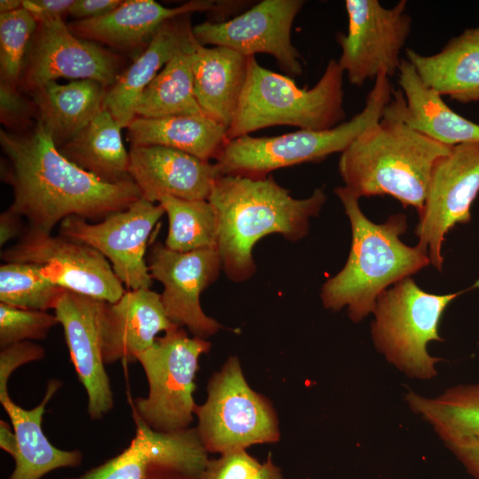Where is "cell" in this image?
Segmentation results:
<instances>
[{
	"instance_id": "6da1fadb",
	"label": "cell",
	"mask_w": 479,
	"mask_h": 479,
	"mask_svg": "<svg viewBox=\"0 0 479 479\" xmlns=\"http://www.w3.org/2000/svg\"><path fill=\"white\" fill-rule=\"evenodd\" d=\"M0 144L2 179L13 190L7 209L25 217L28 230L51 234L72 216L103 220L142 198L132 179L107 183L71 162L38 122L25 132L1 130Z\"/></svg>"
},
{
	"instance_id": "7a4b0ae2",
	"label": "cell",
	"mask_w": 479,
	"mask_h": 479,
	"mask_svg": "<svg viewBox=\"0 0 479 479\" xmlns=\"http://www.w3.org/2000/svg\"><path fill=\"white\" fill-rule=\"evenodd\" d=\"M208 200L216 215L222 268L230 280L242 282L255 272V243L271 233L291 241L304 238L310 219L318 216L326 195L316 188L309 197L295 199L271 176L220 175Z\"/></svg>"
},
{
	"instance_id": "3957f363",
	"label": "cell",
	"mask_w": 479,
	"mask_h": 479,
	"mask_svg": "<svg viewBox=\"0 0 479 479\" xmlns=\"http://www.w3.org/2000/svg\"><path fill=\"white\" fill-rule=\"evenodd\" d=\"M351 227V247L346 263L321 288L324 307L333 311L347 308L349 318L359 323L373 313L378 297L397 282L411 278L430 264L428 253L417 245L404 244L407 230L404 214L384 223L369 220L359 207V198L345 186L334 189Z\"/></svg>"
},
{
	"instance_id": "277c9868",
	"label": "cell",
	"mask_w": 479,
	"mask_h": 479,
	"mask_svg": "<svg viewBox=\"0 0 479 479\" xmlns=\"http://www.w3.org/2000/svg\"><path fill=\"white\" fill-rule=\"evenodd\" d=\"M452 147L382 114L341 153L338 169L359 199L389 195L419 213L433 169Z\"/></svg>"
},
{
	"instance_id": "5b68a950",
	"label": "cell",
	"mask_w": 479,
	"mask_h": 479,
	"mask_svg": "<svg viewBox=\"0 0 479 479\" xmlns=\"http://www.w3.org/2000/svg\"><path fill=\"white\" fill-rule=\"evenodd\" d=\"M343 74L332 59L313 87L299 88L290 77L262 67L255 56H248L246 82L226 140L277 125L326 130L341 124L345 119Z\"/></svg>"
},
{
	"instance_id": "8992f818",
	"label": "cell",
	"mask_w": 479,
	"mask_h": 479,
	"mask_svg": "<svg viewBox=\"0 0 479 479\" xmlns=\"http://www.w3.org/2000/svg\"><path fill=\"white\" fill-rule=\"evenodd\" d=\"M394 90L381 72L365 107L350 120L326 130H299L275 137L245 135L227 141L216 158L221 175L263 178L278 169L318 162L342 153L367 128L378 122Z\"/></svg>"
},
{
	"instance_id": "52a82bcc",
	"label": "cell",
	"mask_w": 479,
	"mask_h": 479,
	"mask_svg": "<svg viewBox=\"0 0 479 479\" xmlns=\"http://www.w3.org/2000/svg\"><path fill=\"white\" fill-rule=\"evenodd\" d=\"M479 287L436 294L406 278L386 289L373 310L371 336L375 349L406 376L429 380L436 375L440 358L429 355L428 344L441 342L439 326L448 305L460 294Z\"/></svg>"
},
{
	"instance_id": "ba28073f",
	"label": "cell",
	"mask_w": 479,
	"mask_h": 479,
	"mask_svg": "<svg viewBox=\"0 0 479 479\" xmlns=\"http://www.w3.org/2000/svg\"><path fill=\"white\" fill-rule=\"evenodd\" d=\"M210 348L208 341L189 337L180 326L157 337L153 346L136 357L145 372L149 391L146 397L133 400L132 412L158 432L189 428L196 407L192 394L199 359Z\"/></svg>"
},
{
	"instance_id": "9c48e42d",
	"label": "cell",
	"mask_w": 479,
	"mask_h": 479,
	"mask_svg": "<svg viewBox=\"0 0 479 479\" xmlns=\"http://www.w3.org/2000/svg\"><path fill=\"white\" fill-rule=\"evenodd\" d=\"M207 392L205 403L196 405L194 415L196 430L208 452L224 454L279 440L271 403L249 387L237 357H230L212 375Z\"/></svg>"
},
{
	"instance_id": "30bf717a",
	"label": "cell",
	"mask_w": 479,
	"mask_h": 479,
	"mask_svg": "<svg viewBox=\"0 0 479 479\" xmlns=\"http://www.w3.org/2000/svg\"><path fill=\"white\" fill-rule=\"evenodd\" d=\"M402 0L392 8L377 0H346L348 30L339 33L342 49L338 64L349 82L362 86L383 72L388 77L398 73L400 53L412 29V18Z\"/></svg>"
},
{
	"instance_id": "8fae6325",
	"label": "cell",
	"mask_w": 479,
	"mask_h": 479,
	"mask_svg": "<svg viewBox=\"0 0 479 479\" xmlns=\"http://www.w3.org/2000/svg\"><path fill=\"white\" fill-rule=\"evenodd\" d=\"M1 258L34 264L56 286L94 299L115 302L126 291L100 252L59 234L26 229L16 243L2 251Z\"/></svg>"
},
{
	"instance_id": "7c38bea8",
	"label": "cell",
	"mask_w": 479,
	"mask_h": 479,
	"mask_svg": "<svg viewBox=\"0 0 479 479\" xmlns=\"http://www.w3.org/2000/svg\"><path fill=\"white\" fill-rule=\"evenodd\" d=\"M479 192V143L454 145L436 162L419 222L414 229L417 246L426 251L430 264L443 268L442 246L458 224H467L470 208Z\"/></svg>"
},
{
	"instance_id": "4fadbf2b",
	"label": "cell",
	"mask_w": 479,
	"mask_h": 479,
	"mask_svg": "<svg viewBox=\"0 0 479 479\" xmlns=\"http://www.w3.org/2000/svg\"><path fill=\"white\" fill-rule=\"evenodd\" d=\"M165 214L161 204L143 198L126 209L92 224L76 216L59 224V235L100 252L129 290L150 288L153 279L145 261L148 238Z\"/></svg>"
},
{
	"instance_id": "5bb4252c",
	"label": "cell",
	"mask_w": 479,
	"mask_h": 479,
	"mask_svg": "<svg viewBox=\"0 0 479 479\" xmlns=\"http://www.w3.org/2000/svg\"><path fill=\"white\" fill-rule=\"evenodd\" d=\"M121 58L100 43L76 36L64 20L38 23L18 84L33 92L58 78L93 80L107 90L121 73Z\"/></svg>"
},
{
	"instance_id": "9a60e30c",
	"label": "cell",
	"mask_w": 479,
	"mask_h": 479,
	"mask_svg": "<svg viewBox=\"0 0 479 479\" xmlns=\"http://www.w3.org/2000/svg\"><path fill=\"white\" fill-rule=\"evenodd\" d=\"M135 436L117 456L72 479H200L208 461L196 428L152 429L132 412Z\"/></svg>"
},
{
	"instance_id": "2e32d148",
	"label": "cell",
	"mask_w": 479,
	"mask_h": 479,
	"mask_svg": "<svg viewBox=\"0 0 479 479\" xmlns=\"http://www.w3.org/2000/svg\"><path fill=\"white\" fill-rule=\"evenodd\" d=\"M302 0H263L228 20L205 21L192 27L202 45L223 46L244 56H273L287 74L302 73L300 53L291 42L293 22L304 4Z\"/></svg>"
},
{
	"instance_id": "e0dca14e",
	"label": "cell",
	"mask_w": 479,
	"mask_h": 479,
	"mask_svg": "<svg viewBox=\"0 0 479 479\" xmlns=\"http://www.w3.org/2000/svg\"><path fill=\"white\" fill-rule=\"evenodd\" d=\"M147 266L151 278L163 286L161 299L172 323L186 326L193 336L205 340L223 327L204 313L200 302V294L223 270L217 248L181 253L156 242L150 250Z\"/></svg>"
},
{
	"instance_id": "ac0fdd59",
	"label": "cell",
	"mask_w": 479,
	"mask_h": 479,
	"mask_svg": "<svg viewBox=\"0 0 479 479\" xmlns=\"http://www.w3.org/2000/svg\"><path fill=\"white\" fill-rule=\"evenodd\" d=\"M98 304V299L65 290L54 308L70 359L87 394V412L91 420H102L114 408V394L101 352Z\"/></svg>"
},
{
	"instance_id": "d6986e66",
	"label": "cell",
	"mask_w": 479,
	"mask_h": 479,
	"mask_svg": "<svg viewBox=\"0 0 479 479\" xmlns=\"http://www.w3.org/2000/svg\"><path fill=\"white\" fill-rule=\"evenodd\" d=\"M240 5L239 1L194 0L168 8L153 0H127L104 16L78 20L68 27L80 38L131 51L147 46L159 27L169 19L194 12L225 17Z\"/></svg>"
},
{
	"instance_id": "ffe728a7",
	"label": "cell",
	"mask_w": 479,
	"mask_h": 479,
	"mask_svg": "<svg viewBox=\"0 0 479 479\" xmlns=\"http://www.w3.org/2000/svg\"><path fill=\"white\" fill-rule=\"evenodd\" d=\"M178 326L164 310L161 294L150 288L127 290L115 302L99 300L98 328L105 365L136 362L157 334Z\"/></svg>"
},
{
	"instance_id": "44dd1931",
	"label": "cell",
	"mask_w": 479,
	"mask_h": 479,
	"mask_svg": "<svg viewBox=\"0 0 479 479\" xmlns=\"http://www.w3.org/2000/svg\"><path fill=\"white\" fill-rule=\"evenodd\" d=\"M129 154L130 176L141 197L153 203L163 196L208 200L221 175L216 163L169 147L131 146Z\"/></svg>"
},
{
	"instance_id": "7402d4cb",
	"label": "cell",
	"mask_w": 479,
	"mask_h": 479,
	"mask_svg": "<svg viewBox=\"0 0 479 479\" xmlns=\"http://www.w3.org/2000/svg\"><path fill=\"white\" fill-rule=\"evenodd\" d=\"M397 74L401 90H394L383 114L445 145L479 143V124L450 108L440 94L424 83L409 60L402 59Z\"/></svg>"
},
{
	"instance_id": "603a6c76",
	"label": "cell",
	"mask_w": 479,
	"mask_h": 479,
	"mask_svg": "<svg viewBox=\"0 0 479 479\" xmlns=\"http://www.w3.org/2000/svg\"><path fill=\"white\" fill-rule=\"evenodd\" d=\"M191 14L174 17L156 31L145 51L117 78L106 93L104 108L127 128L136 117L137 102L165 65L181 50L197 43Z\"/></svg>"
},
{
	"instance_id": "cb8c5ba5",
	"label": "cell",
	"mask_w": 479,
	"mask_h": 479,
	"mask_svg": "<svg viewBox=\"0 0 479 479\" xmlns=\"http://www.w3.org/2000/svg\"><path fill=\"white\" fill-rule=\"evenodd\" d=\"M61 385L57 379L50 380L40 404L29 410L20 407L11 397L0 402L10 418L16 440L12 456L15 468L8 479H40L54 469L76 467L82 462L80 451L58 449L42 428L45 408Z\"/></svg>"
},
{
	"instance_id": "d4e9b609",
	"label": "cell",
	"mask_w": 479,
	"mask_h": 479,
	"mask_svg": "<svg viewBox=\"0 0 479 479\" xmlns=\"http://www.w3.org/2000/svg\"><path fill=\"white\" fill-rule=\"evenodd\" d=\"M247 60L248 57L229 48L200 43L192 55L196 100L207 117L227 129L244 89Z\"/></svg>"
},
{
	"instance_id": "484cf974",
	"label": "cell",
	"mask_w": 479,
	"mask_h": 479,
	"mask_svg": "<svg viewBox=\"0 0 479 479\" xmlns=\"http://www.w3.org/2000/svg\"><path fill=\"white\" fill-rule=\"evenodd\" d=\"M405 54L424 83L441 96L463 104L479 100V26L451 39L436 54L412 49Z\"/></svg>"
},
{
	"instance_id": "4316f807",
	"label": "cell",
	"mask_w": 479,
	"mask_h": 479,
	"mask_svg": "<svg viewBox=\"0 0 479 479\" xmlns=\"http://www.w3.org/2000/svg\"><path fill=\"white\" fill-rule=\"evenodd\" d=\"M106 90L93 80H75L66 84L51 81L30 93L36 122L59 147L80 132L104 108Z\"/></svg>"
},
{
	"instance_id": "83f0119b",
	"label": "cell",
	"mask_w": 479,
	"mask_h": 479,
	"mask_svg": "<svg viewBox=\"0 0 479 479\" xmlns=\"http://www.w3.org/2000/svg\"><path fill=\"white\" fill-rule=\"evenodd\" d=\"M127 129L131 146L161 145L207 161L217 157L228 130L205 115L136 116Z\"/></svg>"
},
{
	"instance_id": "f1b7e54d",
	"label": "cell",
	"mask_w": 479,
	"mask_h": 479,
	"mask_svg": "<svg viewBox=\"0 0 479 479\" xmlns=\"http://www.w3.org/2000/svg\"><path fill=\"white\" fill-rule=\"evenodd\" d=\"M118 122L103 108L80 132L59 146L71 162L107 183L131 179L130 154Z\"/></svg>"
},
{
	"instance_id": "f546056e",
	"label": "cell",
	"mask_w": 479,
	"mask_h": 479,
	"mask_svg": "<svg viewBox=\"0 0 479 479\" xmlns=\"http://www.w3.org/2000/svg\"><path fill=\"white\" fill-rule=\"evenodd\" d=\"M198 44L179 51L165 65L140 95L136 116L205 115L193 87L192 55Z\"/></svg>"
},
{
	"instance_id": "4dcf8cb0",
	"label": "cell",
	"mask_w": 479,
	"mask_h": 479,
	"mask_svg": "<svg viewBox=\"0 0 479 479\" xmlns=\"http://www.w3.org/2000/svg\"><path fill=\"white\" fill-rule=\"evenodd\" d=\"M405 401L444 442L479 438V383L457 385L435 397L408 390Z\"/></svg>"
},
{
	"instance_id": "1f68e13d",
	"label": "cell",
	"mask_w": 479,
	"mask_h": 479,
	"mask_svg": "<svg viewBox=\"0 0 479 479\" xmlns=\"http://www.w3.org/2000/svg\"><path fill=\"white\" fill-rule=\"evenodd\" d=\"M158 202L168 216L169 230L164 245L169 249L185 253L216 248V219L208 200H190L163 196Z\"/></svg>"
},
{
	"instance_id": "d6a6232c",
	"label": "cell",
	"mask_w": 479,
	"mask_h": 479,
	"mask_svg": "<svg viewBox=\"0 0 479 479\" xmlns=\"http://www.w3.org/2000/svg\"><path fill=\"white\" fill-rule=\"evenodd\" d=\"M65 289L45 279L31 263L0 266V302L28 310H54Z\"/></svg>"
},
{
	"instance_id": "836d02e7",
	"label": "cell",
	"mask_w": 479,
	"mask_h": 479,
	"mask_svg": "<svg viewBox=\"0 0 479 479\" xmlns=\"http://www.w3.org/2000/svg\"><path fill=\"white\" fill-rule=\"evenodd\" d=\"M38 22L25 8L0 14L1 82L19 84L30 41Z\"/></svg>"
},
{
	"instance_id": "e575fe53",
	"label": "cell",
	"mask_w": 479,
	"mask_h": 479,
	"mask_svg": "<svg viewBox=\"0 0 479 479\" xmlns=\"http://www.w3.org/2000/svg\"><path fill=\"white\" fill-rule=\"evenodd\" d=\"M59 324L54 314L0 302V349L24 341H42Z\"/></svg>"
},
{
	"instance_id": "d590c367",
	"label": "cell",
	"mask_w": 479,
	"mask_h": 479,
	"mask_svg": "<svg viewBox=\"0 0 479 479\" xmlns=\"http://www.w3.org/2000/svg\"><path fill=\"white\" fill-rule=\"evenodd\" d=\"M261 467L246 450H238L208 459L200 479H252Z\"/></svg>"
},
{
	"instance_id": "8d00e7d4",
	"label": "cell",
	"mask_w": 479,
	"mask_h": 479,
	"mask_svg": "<svg viewBox=\"0 0 479 479\" xmlns=\"http://www.w3.org/2000/svg\"><path fill=\"white\" fill-rule=\"evenodd\" d=\"M0 116L2 123L12 129L27 130L31 118L36 119L35 106L17 86L0 82Z\"/></svg>"
},
{
	"instance_id": "74e56055",
	"label": "cell",
	"mask_w": 479,
	"mask_h": 479,
	"mask_svg": "<svg viewBox=\"0 0 479 479\" xmlns=\"http://www.w3.org/2000/svg\"><path fill=\"white\" fill-rule=\"evenodd\" d=\"M45 356L44 349L32 341L12 343L0 350V402L10 397L8 382L20 366L38 361Z\"/></svg>"
},
{
	"instance_id": "f35d334b",
	"label": "cell",
	"mask_w": 479,
	"mask_h": 479,
	"mask_svg": "<svg viewBox=\"0 0 479 479\" xmlns=\"http://www.w3.org/2000/svg\"><path fill=\"white\" fill-rule=\"evenodd\" d=\"M444 443L466 470L479 479V438L467 436Z\"/></svg>"
},
{
	"instance_id": "ab89813d",
	"label": "cell",
	"mask_w": 479,
	"mask_h": 479,
	"mask_svg": "<svg viewBox=\"0 0 479 479\" xmlns=\"http://www.w3.org/2000/svg\"><path fill=\"white\" fill-rule=\"evenodd\" d=\"M75 0H23L22 7L27 9L38 23L63 20L69 13Z\"/></svg>"
},
{
	"instance_id": "60d3db41",
	"label": "cell",
	"mask_w": 479,
	"mask_h": 479,
	"mask_svg": "<svg viewBox=\"0 0 479 479\" xmlns=\"http://www.w3.org/2000/svg\"><path fill=\"white\" fill-rule=\"evenodd\" d=\"M122 3L121 0H75L68 14L79 20L98 18L113 12Z\"/></svg>"
},
{
	"instance_id": "b9f144b4",
	"label": "cell",
	"mask_w": 479,
	"mask_h": 479,
	"mask_svg": "<svg viewBox=\"0 0 479 479\" xmlns=\"http://www.w3.org/2000/svg\"><path fill=\"white\" fill-rule=\"evenodd\" d=\"M22 217L6 209L0 215V246L21 237L24 233Z\"/></svg>"
},
{
	"instance_id": "7bdbcfd3",
	"label": "cell",
	"mask_w": 479,
	"mask_h": 479,
	"mask_svg": "<svg viewBox=\"0 0 479 479\" xmlns=\"http://www.w3.org/2000/svg\"><path fill=\"white\" fill-rule=\"evenodd\" d=\"M0 447L13 456L16 448L15 435L8 423L3 420L0 421Z\"/></svg>"
},
{
	"instance_id": "ee69618b",
	"label": "cell",
	"mask_w": 479,
	"mask_h": 479,
	"mask_svg": "<svg viewBox=\"0 0 479 479\" xmlns=\"http://www.w3.org/2000/svg\"><path fill=\"white\" fill-rule=\"evenodd\" d=\"M252 479H283L281 470L271 460V456L262 464L259 472Z\"/></svg>"
},
{
	"instance_id": "f6af8a7d",
	"label": "cell",
	"mask_w": 479,
	"mask_h": 479,
	"mask_svg": "<svg viewBox=\"0 0 479 479\" xmlns=\"http://www.w3.org/2000/svg\"><path fill=\"white\" fill-rule=\"evenodd\" d=\"M22 7L20 0H1L0 14L14 12Z\"/></svg>"
}]
</instances>
